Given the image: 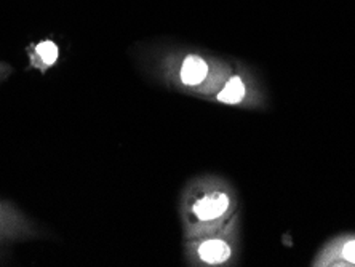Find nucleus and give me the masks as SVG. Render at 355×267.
Segmentation results:
<instances>
[{
  "label": "nucleus",
  "mask_w": 355,
  "mask_h": 267,
  "mask_svg": "<svg viewBox=\"0 0 355 267\" xmlns=\"http://www.w3.org/2000/svg\"><path fill=\"white\" fill-rule=\"evenodd\" d=\"M231 193L218 182H200L184 200V218L189 234L203 235L218 227L231 213Z\"/></svg>",
  "instance_id": "f257e3e1"
},
{
  "label": "nucleus",
  "mask_w": 355,
  "mask_h": 267,
  "mask_svg": "<svg viewBox=\"0 0 355 267\" xmlns=\"http://www.w3.org/2000/svg\"><path fill=\"white\" fill-rule=\"evenodd\" d=\"M164 72L171 77L176 85L186 90H207L213 87L211 80H216L219 67L213 60H208L205 55L196 51H186L164 58Z\"/></svg>",
  "instance_id": "f03ea898"
},
{
  "label": "nucleus",
  "mask_w": 355,
  "mask_h": 267,
  "mask_svg": "<svg viewBox=\"0 0 355 267\" xmlns=\"http://www.w3.org/2000/svg\"><path fill=\"white\" fill-rule=\"evenodd\" d=\"M44 230L13 202L0 198V245H13L39 240Z\"/></svg>",
  "instance_id": "7ed1b4c3"
},
{
  "label": "nucleus",
  "mask_w": 355,
  "mask_h": 267,
  "mask_svg": "<svg viewBox=\"0 0 355 267\" xmlns=\"http://www.w3.org/2000/svg\"><path fill=\"white\" fill-rule=\"evenodd\" d=\"M189 255L202 266H223L232 259L234 247L226 235H202L200 240L189 247Z\"/></svg>",
  "instance_id": "20e7f679"
},
{
  "label": "nucleus",
  "mask_w": 355,
  "mask_h": 267,
  "mask_svg": "<svg viewBox=\"0 0 355 267\" xmlns=\"http://www.w3.org/2000/svg\"><path fill=\"white\" fill-rule=\"evenodd\" d=\"M26 55H28V71H37L39 74L45 76L46 72L60 62V45L51 39H44L39 42H33L26 46Z\"/></svg>",
  "instance_id": "39448f33"
},
{
  "label": "nucleus",
  "mask_w": 355,
  "mask_h": 267,
  "mask_svg": "<svg viewBox=\"0 0 355 267\" xmlns=\"http://www.w3.org/2000/svg\"><path fill=\"white\" fill-rule=\"evenodd\" d=\"M247 96V83L240 76H231L226 82L223 83V88L215 93V101L227 106H236V104L243 103Z\"/></svg>",
  "instance_id": "423d86ee"
},
{
  "label": "nucleus",
  "mask_w": 355,
  "mask_h": 267,
  "mask_svg": "<svg viewBox=\"0 0 355 267\" xmlns=\"http://www.w3.org/2000/svg\"><path fill=\"white\" fill-rule=\"evenodd\" d=\"M341 255H343L344 259L349 261V263L355 264V239L349 240L347 243H344V247L341 250Z\"/></svg>",
  "instance_id": "0eeeda50"
},
{
  "label": "nucleus",
  "mask_w": 355,
  "mask_h": 267,
  "mask_svg": "<svg viewBox=\"0 0 355 267\" xmlns=\"http://www.w3.org/2000/svg\"><path fill=\"white\" fill-rule=\"evenodd\" d=\"M13 74H15V67L12 64H8V62L0 61V87H2Z\"/></svg>",
  "instance_id": "6e6552de"
},
{
  "label": "nucleus",
  "mask_w": 355,
  "mask_h": 267,
  "mask_svg": "<svg viewBox=\"0 0 355 267\" xmlns=\"http://www.w3.org/2000/svg\"><path fill=\"white\" fill-rule=\"evenodd\" d=\"M3 259H5V248L3 245H0V263H2Z\"/></svg>",
  "instance_id": "1a4fd4ad"
}]
</instances>
